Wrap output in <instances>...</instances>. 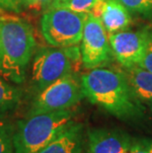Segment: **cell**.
Segmentation results:
<instances>
[{
	"label": "cell",
	"mask_w": 152,
	"mask_h": 153,
	"mask_svg": "<svg viewBox=\"0 0 152 153\" xmlns=\"http://www.w3.org/2000/svg\"><path fill=\"white\" fill-rule=\"evenodd\" d=\"M87 17V13L76 12L63 6H51L42 16V35L51 47H75L81 43Z\"/></svg>",
	"instance_id": "4"
},
{
	"label": "cell",
	"mask_w": 152,
	"mask_h": 153,
	"mask_svg": "<svg viewBox=\"0 0 152 153\" xmlns=\"http://www.w3.org/2000/svg\"><path fill=\"white\" fill-rule=\"evenodd\" d=\"M83 148V125L74 122L61 134L36 153H82Z\"/></svg>",
	"instance_id": "11"
},
{
	"label": "cell",
	"mask_w": 152,
	"mask_h": 153,
	"mask_svg": "<svg viewBox=\"0 0 152 153\" xmlns=\"http://www.w3.org/2000/svg\"><path fill=\"white\" fill-rule=\"evenodd\" d=\"M101 0H69L65 7L80 13H91Z\"/></svg>",
	"instance_id": "16"
},
{
	"label": "cell",
	"mask_w": 152,
	"mask_h": 153,
	"mask_svg": "<svg viewBox=\"0 0 152 153\" xmlns=\"http://www.w3.org/2000/svg\"><path fill=\"white\" fill-rule=\"evenodd\" d=\"M129 11L140 14L152 13V0H119Z\"/></svg>",
	"instance_id": "15"
},
{
	"label": "cell",
	"mask_w": 152,
	"mask_h": 153,
	"mask_svg": "<svg viewBox=\"0 0 152 153\" xmlns=\"http://www.w3.org/2000/svg\"><path fill=\"white\" fill-rule=\"evenodd\" d=\"M23 91L0 76V117L8 115L18 108L21 103Z\"/></svg>",
	"instance_id": "13"
},
{
	"label": "cell",
	"mask_w": 152,
	"mask_h": 153,
	"mask_svg": "<svg viewBox=\"0 0 152 153\" xmlns=\"http://www.w3.org/2000/svg\"><path fill=\"white\" fill-rule=\"evenodd\" d=\"M135 96L141 102L152 99V72L138 65L125 68L122 71Z\"/></svg>",
	"instance_id": "12"
},
{
	"label": "cell",
	"mask_w": 152,
	"mask_h": 153,
	"mask_svg": "<svg viewBox=\"0 0 152 153\" xmlns=\"http://www.w3.org/2000/svg\"><path fill=\"white\" fill-rule=\"evenodd\" d=\"M69 0H53V3L51 6H63L65 7Z\"/></svg>",
	"instance_id": "22"
},
{
	"label": "cell",
	"mask_w": 152,
	"mask_h": 153,
	"mask_svg": "<svg viewBox=\"0 0 152 153\" xmlns=\"http://www.w3.org/2000/svg\"><path fill=\"white\" fill-rule=\"evenodd\" d=\"M99 18L108 36L125 31L131 24L128 9L119 0H103Z\"/></svg>",
	"instance_id": "10"
},
{
	"label": "cell",
	"mask_w": 152,
	"mask_h": 153,
	"mask_svg": "<svg viewBox=\"0 0 152 153\" xmlns=\"http://www.w3.org/2000/svg\"><path fill=\"white\" fill-rule=\"evenodd\" d=\"M80 82L84 97L116 118L134 120L143 116L141 101L135 96L122 71L96 67L84 73Z\"/></svg>",
	"instance_id": "1"
},
{
	"label": "cell",
	"mask_w": 152,
	"mask_h": 153,
	"mask_svg": "<svg viewBox=\"0 0 152 153\" xmlns=\"http://www.w3.org/2000/svg\"><path fill=\"white\" fill-rule=\"evenodd\" d=\"M83 97L81 82L72 73L67 74L37 94L27 116L69 110Z\"/></svg>",
	"instance_id": "6"
},
{
	"label": "cell",
	"mask_w": 152,
	"mask_h": 153,
	"mask_svg": "<svg viewBox=\"0 0 152 153\" xmlns=\"http://www.w3.org/2000/svg\"><path fill=\"white\" fill-rule=\"evenodd\" d=\"M36 48L31 25L19 18H0V76L10 82L25 81Z\"/></svg>",
	"instance_id": "2"
},
{
	"label": "cell",
	"mask_w": 152,
	"mask_h": 153,
	"mask_svg": "<svg viewBox=\"0 0 152 153\" xmlns=\"http://www.w3.org/2000/svg\"><path fill=\"white\" fill-rule=\"evenodd\" d=\"M14 131L15 128L10 123L0 120V153H14Z\"/></svg>",
	"instance_id": "14"
},
{
	"label": "cell",
	"mask_w": 152,
	"mask_h": 153,
	"mask_svg": "<svg viewBox=\"0 0 152 153\" xmlns=\"http://www.w3.org/2000/svg\"><path fill=\"white\" fill-rule=\"evenodd\" d=\"M141 142L147 148L149 153H152V139H143V140H141Z\"/></svg>",
	"instance_id": "21"
},
{
	"label": "cell",
	"mask_w": 152,
	"mask_h": 153,
	"mask_svg": "<svg viewBox=\"0 0 152 153\" xmlns=\"http://www.w3.org/2000/svg\"><path fill=\"white\" fill-rule=\"evenodd\" d=\"M138 66H140L142 68H144V69L152 72V32L149 33L146 50H145L144 55H143V57H142L139 64H138Z\"/></svg>",
	"instance_id": "17"
},
{
	"label": "cell",
	"mask_w": 152,
	"mask_h": 153,
	"mask_svg": "<svg viewBox=\"0 0 152 153\" xmlns=\"http://www.w3.org/2000/svg\"><path fill=\"white\" fill-rule=\"evenodd\" d=\"M69 110L27 116L18 123L13 135L14 153H36L74 123Z\"/></svg>",
	"instance_id": "3"
},
{
	"label": "cell",
	"mask_w": 152,
	"mask_h": 153,
	"mask_svg": "<svg viewBox=\"0 0 152 153\" xmlns=\"http://www.w3.org/2000/svg\"><path fill=\"white\" fill-rule=\"evenodd\" d=\"M147 104L148 106H149V108L151 109V111H152V99H149V100H147L146 102H145Z\"/></svg>",
	"instance_id": "23"
},
{
	"label": "cell",
	"mask_w": 152,
	"mask_h": 153,
	"mask_svg": "<svg viewBox=\"0 0 152 153\" xmlns=\"http://www.w3.org/2000/svg\"><path fill=\"white\" fill-rule=\"evenodd\" d=\"M81 53L75 47L44 48L39 50L33 60L31 88L40 93L59 78L72 73L73 63Z\"/></svg>",
	"instance_id": "5"
},
{
	"label": "cell",
	"mask_w": 152,
	"mask_h": 153,
	"mask_svg": "<svg viewBox=\"0 0 152 153\" xmlns=\"http://www.w3.org/2000/svg\"><path fill=\"white\" fill-rule=\"evenodd\" d=\"M125 153H149V151L147 150V148L145 147L141 141L139 142L133 141L129 149Z\"/></svg>",
	"instance_id": "20"
},
{
	"label": "cell",
	"mask_w": 152,
	"mask_h": 153,
	"mask_svg": "<svg viewBox=\"0 0 152 153\" xmlns=\"http://www.w3.org/2000/svg\"><path fill=\"white\" fill-rule=\"evenodd\" d=\"M81 58L86 69L100 67L110 59L112 50L109 36L99 17L89 13L81 40Z\"/></svg>",
	"instance_id": "7"
},
{
	"label": "cell",
	"mask_w": 152,
	"mask_h": 153,
	"mask_svg": "<svg viewBox=\"0 0 152 153\" xmlns=\"http://www.w3.org/2000/svg\"><path fill=\"white\" fill-rule=\"evenodd\" d=\"M149 37L147 31H121L109 35L112 53L124 68L138 65L143 57Z\"/></svg>",
	"instance_id": "8"
},
{
	"label": "cell",
	"mask_w": 152,
	"mask_h": 153,
	"mask_svg": "<svg viewBox=\"0 0 152 153\" xmlns=\"http://www.w3.org/2000/svg\"><path fill=\"white\" fill-rule=\"evenodd\" d=\"M53 0H24V5L37 10H44L51 7Z\"/></svg>",
	"instance_id": "18"
},
{
	"label": "cell",
	"mask_w": 152,
	"mask_h": 153,
	"mask_svg": "<svg viewBox=\"0 0 152 153\" xmlns=\"http://www.w3.org/2000/svg\"><path fill=\"white\" fill-rule=\"evenodd\" d=\"M133 140L119 129L93 128L87 132L88 153H125Z\"/></svg>",
	"instance_id": "9"
},
{
	"label": "cell",
	"mask_w": 152,
	"mask_h": 153,
	"mask_svg": "<svg viewBox=\"0 0 152 153\" xmlns=\"http://www.w3.org/2000/svg\"><path fill=\"white\" fill-rule=\"evenodd\" d=\"M24 5V0H0V8L19 12Z\"/></svg>",
	"instance_id": "19"
}]
</instances>
